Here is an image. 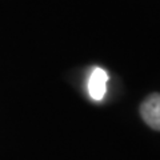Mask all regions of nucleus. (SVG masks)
Instances as JSON below:
<instances>
[{
  "label": "nucleus",
  "instance_id": "nucleus-2",
  "mask_svg": "<svg viewBox=\"0 0 160 160\" xmlns=\"http://www.w3.org/2000/svg\"><path fill=\"white\" fill-rule=\"evenodd\" d=\"M107 82H108V75L103 68H93L91 72V76L88 80V92L91 99L95 102L103 100L104 95L107 91Z\"/></svg>",
  "mask_w": 160,
  "mask_h": 160
},
{
  "label": "nucleus",
  "instance_id": "nucleus-1",
  "mask_svg": "<svg viewBox=\"0 0 160 160\" xmlns=\"http://www.w3.org/2000/svg\"><path fill=\"white\" fill-rule=\"evenodd\" d=\"M142 119L155 131H160V93H152L140 106Z\"/></svg>",
  "mask_w": 160,
  "mask_h": 160
}]
</instances>
